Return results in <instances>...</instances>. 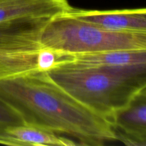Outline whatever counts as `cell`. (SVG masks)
<instances>
[{
  "label": "cell",
  "instance_id": "obj_9",
  "mask_svg": "<svg viewBox=\"0 0 146 146\" xmlns=\"http://www.w3.org/2000/svg\"><path fill=\"white\" fill-rule=\"evenodd\" d=\"M0 143L8 145L74 146L73 140L32 125L0 123Z\"/></svg>",
  "mask_w": 146,
  "mask_h": 146
},
{
  "label": "cell",
  "instance_id": "obj_11",
  "mask_svg": "<svg viewBox=\"0 0 146 146\" xmlns=\"http://www.w3.org/2000/svg\"><path fill=\"white\" fill-rule=\"evenodd\" d=\"M0 123H21L20 118L7 108L4 104L0 102Z\"/></svg>",
  "mask_w": 146,
  "mask_h": 146
},
{
  "label": "cell",
  "instance_id": "obj_8",
  "mask_svg": "<svg viewBox=\"0 0 146 146\" xmlns=\"http://www.w3.org/2000/svg\"><path fill=\"white\" fill-rule=\"evenodd\" d=\"M71 7L67 0H0V24L27 19H52Z\"/></svg>",
  "mask_w": 146,
  "mask_h": 146
},
{
  "label": "cell",
  "instance_id": "obj_2",
  "mask_svg": "<svg viewBox=\"0 0 146 146\" xmlns=\"http://www.w3.org/2000/svg\"><path fill=\"white\" fill-rule=\"evenodd\" d=\"M47 72L67 94L112 125L115 114L146 89V68L121 70L55 68Z\"/></svg>",
  "mask_w": 146,
  "mask_h": 146
},
{
  "label": "cell",
  "instance_id": "obj_1",
  "mask_svg": "<svg viewBox=\"0 0 146 146\" xmlns=\"http://www.w3.org/2000/svg\"><path fill=\"white\" fill-rule=\"evenodd\" d=\"M0 102L23 123L68 135L80 145L116 141L111 123L67 94L47 71L36 69L0 79Z\"/></svg>",
  "mask_w": 146,
  "mask_h": 146
},
{
  "label": "cell",
  "instance_id": "obj_4",
  "mask_svg": "<svg viewBox=\"0 0 146 146\" xmlns=\"http://www.w3.org/2000/svg\"><path fill=\"white\" fill-rule=\"evenodd\" d=\"M51 19H27L0 24V79L38 69L41 38Z\"/></svg>",
  "mask_w": 146,
  "mask_h": 146
},
{
  "label": "cell",
  "instance_id": "obj_3",
  "mask_svg": "<svg viewBox=\"0 0 146 146\" xmlns=\"http://www.w3.org/2000/svg\"><path fill=\"white\" fill-rule=\"evenodd\" d=\"M41 44L66 54L146 50V33L111 31L61 14L46 24Z\"/></svg>",
  "mask_w": 146,
  "mask_h": 146
},
{
  "label": "cell",
  "instance_id": "obj_10",
  "mask_svg": "<svg viewBox=\"0 0 146 146\" xmlns=\"http://www.w3.org/2000/svg\"><path fill=\"white\" fill-rule=\"evenodd\" d=\"M58 53L48 48H42L37 56V66L40 71H48L55 67Z\"/></svg>",
  "mask_w": 146,
  "mask_h": 146
},
{
  "label": "cell",
  "instance_id": "obj_7",
  "mask_svg": "<svg viewBox=\"0 0 146 146\" xmlns=\"http://www.w3.org/2000/svg\"><path fill=\"white\" fill-rule=\"evenodd\" d=\"M112 123L116 141L127 145H146V89L115 114Z\"/></svg>",
  "mask_w": 146,
  "mask_h": 146
},
{
  "label": "cell",
  "instance_id": "obj_6",
  "mask_svg": "<svg viewBox=\"0 0 146 146\" xmlns=\"http://www.w3.org/2000/svg\"><path fill=\"white\" fill-rule=\"evenodd\" d=\"M64 14L111 31L146 33L145 8L86 10L71 7Z\"/></svg>",
  "mask_w": 146,
  "mask_h": 146
},
{
  "label": "cell",
  "instance_id": "obj_5",
  "mask_svg": "<svg viewBox=\"0 0 146 146\" xmlns=\"http://www.w3.org/2000/svg\"><path fill=\"white\" fill-rule=\"evenodd\" d=\"M57 53V62L53 69L121 70L146 68V50L108 51L84 54Z\"/></svg>",
  "mask_w": 146,
  "mask_h": 146
}]
</instances>
